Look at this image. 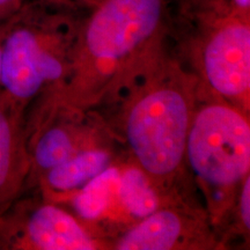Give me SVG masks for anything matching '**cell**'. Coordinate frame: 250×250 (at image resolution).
<instances>
[{
  "label": "cell",
  "mask_w": 250,
  "mask_h": 250,
  "mask_svg": "<svg viewBox=\"0 0 250 250\" xmlns=\"http://www.w3.org/2000/svg\"><path fill=\"white\" fill-rule=\"evenodd\" d=\"M232 5L234 13L242 17H249L250 0H232Z\"/></svg>",
  "instance_id": "obj_15"
},
{
  "label": "cell",
  "mask_w": 250,
  "mask_h": 250,
  "mask_svg": "<svg viewBox=\"0 0 250 250\" xmlns=\"http://www.w3.org/2000/svg\"><path fill=\"white\" fill-rule=\"evenodd\" d=\"M109 166V155L104 151H86L72 155L66 161L45 173V183L55 191H70L101 174Z\"/></svg>",
  "instance_id": "obj_9"
},
{
  "label": "cell",
  "mask_w": 250,
  "mask_h": 250,
  "mask_svg": "<svg viewBox=\"0 0 250 250\" xmlns=\"http://www.w3.org/2000/svg\"><path fill=\"white\" fill-rule=\"evenodd\" d=\"M73 144L70 136L62 127H50L43 131L34 144L30 165L40 173L57 167L73 155Z\"/></svg>",
  "instance_id": "obj_12"
},
{
  "label": "cell",
  "mask_w": 250,
  "mask_h": 250,
  "mask_svg": "<svg viewBox=\"0 0 250 250\" xmlns=\"http://www.w3.org/2000/svg\"><path fill=\"white\" fill-rule=\"evenodd\" d=\"M0 246L40 250L95 249L76 219L50 204L33 208L18 227L0 225Z\"/></svg>",
  "instance_id": "obj_6"
},
{
  "label": "cell",
  "mask_w": 250,
  "mask_h": 250,
  "mask_svg": "<svg viewBox=\"0 0 250 250\" xmlns=\"http://www.w3.org/2000/svg\"><path fill=\"white\" fill-rule=\"evenodd\" d=\"M165 0H104L81 31V46L99 62H118L148 48L159 36Z\"/></svg>",
  "instance_id": "obj_4"
},
{
  "label": "cell",
  "mask_w": 250,
  "mask_h": 250,
  "mask_svg": "<svg viewBox=\"0 0 250 250\" xmlns=\"http://www.w3.org/2000/svg\"><path fill=\"white\" fill-rule=\"evenodd\" d=\"M27 0H0V21H5L14 14Z\"/></svg>",
  "instance_id": "obj_14"
},
{
  "label": "cell",
  "mask_w": 250,
  "mask_h": 250,
  "mask_svg": "<svg viewBox=\"0 0 250 250\" xmlns=\"http://www.w3.org/2000/svg\"><path fill=\"white\" fill-rule=\"evenodd\" d=\"M240 208H241L242 221L247 229L250 228V180L247 177V180L243 183L242 192H241V201H240Z\"/></svg>",
  "instance_id": "obj_13"
},
{
  "label": "cell",
  "mask_w": 250,
  "mask_h": 250,
  "mask_svg": "<svg viewBox=\"0 0 250 250\" xmlns=\"http://www.w3.org/2000/svg\"><path fill=\"white\" fill-rule=\"evenodd\" d=\"M190 127L187 99L179 90H151L129 112L126 136L143 169L156 177L169 176L186 154Z\"/></svg>",
  "instance_id": "obj_2"
},
{
  "label": "cell",
  "mask_w": 250,
  "mask_h": 250,
  "mask_svg": "<svg viewBox=\"0 0 250 250\" xmlns=\"http://www.w3.org/2000/svg\"><path fill=\"white\" fill-rule=\"evenodd\" d=\"M81 1H85V2H90V4H94L98 7V6L101 4V2L104 1V0H81Z\"/></svg>",
  "instance_id": "obj_17"
},
{
  "label": "cell",
  "mask_w": 250,
  "mask_h": 250,
  "mask_svg": "<svg viewBox=\"0 0 250 250\" xmlns=\"http://www.w3.org/2000/svg\"><path fill=\"white\" fill-rule=\"evenodd\" d=\"M21 107V103L0 89V215L20 192L30 169Z\"/></svg>",
  "instance_id": "obj_7"
},
{
  "label": "cell",
  "mask_w": 250,
  "mask_h": 250,
  "mask_svg": "<svg viewBox=\"0 0 250 250\" xmlns=\"http://www.w3.org/2000/svg\"><path fill=\"white\" fill-rule=\"evenodd\" d=\"M67 30L65 19L49 13L42 1L27 0L5 20L0 89L22 104L58 80L64 71L59 51L72 33Z\"/></svg>",
  "instance_id": "obj_1"
},
{
  "label": "cell",
  "mask_w": 250,
  "mask_h": 250,
  "mask_svg": "<svg viewBox=\"0 0 250 250\" xmlns=\"http://www.w3.org/2000/svg\"><path fill=\"white\" fill-rule=\"evenodd\" d=\"M186 153L202 181L218 188L234 186L249 171V123L228 105H206L190 125Z\"/></svg>",
  "instance_id": "obj_3"
},
{
  "label": "cell",
  "mask_w": 250,
  "mask_h": 250,
  "mask_svg": "<svg viewBox=\"0 0 250 250\" xmlns=\"http://www.w3.org/2000/svg\"><path fill=\"white\" fill-rule=\"evenodd\" d=\"M182 221L174 212L155 211L138 226L127 232L117 243L120 250H167L177 242Z\"/></svg>",
  "instance_id": "obj_8"
},
{
  "label": "cell",
  "mask_w": 250,
  "mask_h": 250,
  "mask_svg": "<svg viewBox=\"0 0 250 250\" xmlns=\"http://www.w3.org/2000/svg\"><path fill=\"white\" fill-rule=\"evenodd\" d=\"M203 64L210 85L235 98L250 87V26L248 17L229 12L215 20L203 44Z\"/></svg>",
  "instance_id": "obj_5"
},
{
  "label": "cell",
  "mask_w": 250,
  "mask_h": 250,
  "mask_svg": "<svg viewBox=\"0 0 250 250\" xmlns=\"http://www.w3.org/2000/svg\"><path fill=\"white\" fill-rule=\"evenodd\" d=\"M120 171L116 168H107L87 182L74 199L78 214L86 220H94L102 215L110 201L112 192L117 189Z\"/></svg>",
  "instance_id": "obj_11"
},
{
  "label": "cell",
  "mask_w": 250,
  "mask_h": 250,
  "mask_svg": "<svg viewBox=\"0 0 250 250\" xmlns=\"http://www.w3.org/2000/svg\"><path fill=\"white\" fill-rule=\"evenodd\" d=\"M117 190L123 205L133 217L144 219L158 210V196L140 169L130 168L120 175Z\"/></svg>",
  "instance_id": "obj_10"
},
{
  "label": "cell",
  "mask_w": 250,
  "mask_h": 250,
  "mask_svg": "<svg viewBox=\"0 0 250 250\" xmlns=\"http://www.w3.org/2000/svg\"><path fill=\"white\" fill-rule=\"evenodd\" d=\"M5 33V21H0V65H1V45Z\"/></svg>",
  "instance_id": "obj_16"
}]
</instances>
